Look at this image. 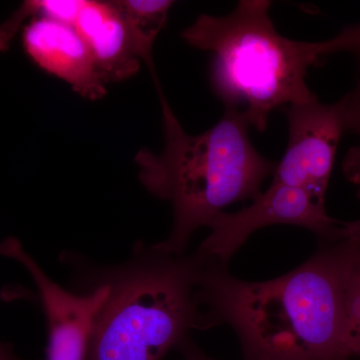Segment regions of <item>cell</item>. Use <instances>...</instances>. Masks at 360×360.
Listing matches in <instances>:
<instances>
[{
    "mask_svg": "<svg viewBox=\"0 0 360 360\" xmlns=\"http://www.w3.org/2000/svg\"><path fill=\"white\" fill-rule=\"evenodd\" d=\"M297 269L266 281H241L203 262L205 328L229 324L243 360H347L345 281L349 243H326Z\"/></svg>",
    "mask_w": 360,
    "mask_h": 360,
    "instance_id": "1",
    "label": "cell"
},
{
    "mask_svg": "<svg viewBox=\"0 0 360 360\" xmlns=\"http://www.w3.org/2000/svg\"><path fill=\"white\" fill-rule=\"evenodd\" d=\"M165 148L160 155L142 148L135 155L143 186L174 208L169 238L155 245L168 255H182L189 239L222 210L253 200L276 162L260 155L251 141L245 116L227 106L217 124L198 135L181 127L160 86Z\"/></svg>",
    "mask_w": 360,
    "mask_h": 360,
    "instance_id": "2",
    "label": "cell"
},
{
    "mask_svg": "<svg viewBox=\"0 0 360 360\" xmlns=\"http://www.w3.org/2000/svg\"><path fill=\"white\" fill-rule=\"evenodd\" d=\"M270 6L267 0H243L227 15L200 14L181 33L187 44L212 52L215 94L259 132L266 129L272 111L314 96L305 78L309 68L321 61L316 42L277 32Z\"/></svg>",
    "mask_w": 360,
    "mask_h": 360,
    "instance_id": "3",
    "label": "cell"
},
{
    "mask_svg": "<svg viewBox=\"0 0 360 360\" xmlns=\"http://www.w3.org/2000/svg\"><path fill=\"white\" fill-rule=\"evenodd\" d=\"M198 255L139 246L134 258L108 270L110 295L97 316L86 360H162L205 329Z\"/></svg>",
    "mask_w": 360,
    "mask_h": 360,
    "instance_id": "4",
    "label": "cell"
},
{
    "mask_svg": "<svg viewBox=\"0 0 360 360\" xmlns=\"http://www.w3.org/2000/svg\"><path fill=\"white\" fill-rule=\"evenodd\" d=\"M276 224L297 225L326 243L341 239V221L328 217L326 205L297 187L272 182L248 207L217 215L208 224L212 231L195 255L205 262L226 266L253 232Z\"/></svg>",
    "mask_w": 360,
    "mask_h": 360,
    "instance_id": "5",
    "label": "cell"
},
{
    "mask_svg": "<svg viewBox=\"0 0 360 360\" xmlns=\"http://www.w3.org/2000/svg\"><path fill=\"white\" fill-rule=\"evenodd\" d=\"M288 141L274 174V184L297 187L326 205L336 150L345 130L340 101H309L285 108Z\"/></svg>",
    "mask_w": 360,
    "mask_h": 360,
    "instance_id": "6",
    "label": "cell"
},
{
    "mask_svg": "<svg viewBox=\"0 0 360 360\" xmlns=\"http://www.w3.org/2000/svg\"><path fill=\"white\" fill-rule=\"evenodd\" d=\"M0 255L23 265L39 292L47 328L46 360H86L94 326L110 288L99 283L77 295L61 288L45 274L16 238L0 243Z\"/></svg>",
    "mask_w": 360,
    "mask_h": 360,
    "instance_id": "7",
    "label": "cell"
},
{
    "mask_svg": "<svg viewBox=\"0 0 360 360\" xmlns=\"http://www.w3.org/2000/svg\"><path fill=\"white\" fill-rule=\"evenodd\" d=\"M26 53L42 70L65 80L80 96L98 101L106 94L84 40L75 26L47 18H34L22 37Z\"/></svg>",
    "mask_w": 360,
    "mask_h": 360,
    "instance_id": "8",
    "label": "cell"
},
{
    "mask_svg": "<svg viewBox=\"0 0 360 360\" xmlns=\"http://www.w3.org/2000/svg\"><path fill=\"white\" fill-rule=\"evenodd\" d=\"M104 84L136 75L141 59L120 11L112 1L84 0L75 25Z\"/></svg>",
    "mask_w": 360,
    "mask_h": 360,
    "instance_id": "9",
    "label": "cell"
},
{
    "mask_svg": "<svg viewBox=\"0 0 360 360\" xmlns=\"http://www.w3.org/2000/svg\"><path fill=\"white\" fill-rule=\"evenodd\" d=\"M127 23L139 58L158 84L153 63V46L174 2L170 0H116L112 1Z\"/></svg>",
    "mask_w": 360,
    "mask_h": 360,
    "instance_id": "10",
    "label": "cell"
},
{
    "mask_svg": "<svg viewBox=\"0 0 360 360\" xmlns=\"http://www.w3.org/2000/svg\"><path fill=\"white\" fill-rule=\"evenodd\" d=\"M343 239L349 243L345 281V345L348 357L360 359V240Z\"/></svg>",
    "mask_w": 360,
    "mask_h": 360,
    "instance_id": "11",
    "label": "cell"
},
{
    "mask_svg": "<svg viewBox=\"0 0 360 360\" xmlns=\"http://www.w3.org/2000/svg\"><path fill=\"white\" fill-rule=\"evenodd\" d=\"M340 103L345 132H352L360 139V80L352 91L340 99ZM345 170H360V146L348 151L343 161Z\"/></svg>",
    "mask_w": 360,
    "mask_h": 360,
    "instance_id": "12",
    "label": "cell"
},
{
    "mask_svg": "<svg viewBox=\"0 0 360 360\" xmlns=\"http://www.w3.org/2000/svg\"><path fill=\"white\" fill-rule=\"evenodd\" d=\"M316 44L321 60L330 54L345 52L354 56L360 63V22L347 26L335 37Z\"/></svg>",
    "mask_w": 360,
    "mask_h": 360,
    "instance_id": "13",
    "label": "cell"
},
{
    "mask_svg": "<svg viewBox=\"0 0 360 360\" xmlns=\"http://www.w3.org/2000/svg\"><path fill=\"white\" fill-rule=\"evenodd\" d=\"M345 176L356 186L360 198V170H349L345 172ZM352 238L360 240V219L354 221H341V239Z\"/></svg>",
    "mask_w": 360,
    "mask_h": 360,
    "instance_id": "14",
    "label": "cell"
},
{
    "mask_svg": "<svg viewBox=\"0 0 360 360\" xmlns=\"http://www.w3.org/2000/svg\"><path fill=\"white\" fill-rule=\"evenodd\" d=\"M184 354V360H213L206 356L198 347H194L189 338L184 341L179 347Z\"/></svg>",
    "mask_w": 360,
    "mask_h": 360,
    "instance_id": "15",
    "label": "cell"
},
{
    "mask_svg": "<svg viewBox=\"0 0 360 360\" xmlns=\"http://www.w3.org/2000/svg\"><path fill=\"white\" fill-rule=\"evenodd\" d=\"M0 360H23L14 354L13 348L6 343L0 342Z\"/></svg>",
    "mask_w": 360,
    "mask_h": 360,
    "instance_id": "16",
    "label": "cell"
}]
</instances>
